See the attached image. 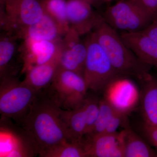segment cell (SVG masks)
I'll list each match as a JSON object with an SVG mask.
<instances>
[{
  "instance_id": "obj_1",
  "label": "cell",
  "mask_w": 157,
  "mask_h": 157,
  "mask_svg": "<svg viewBox=\"0 0 157 157\" xmlns=\"http://www.w3.org/2000/svg\"><path fill=\"white\" fill-rule=\"evenodd\" d=\"M60 109L53 97L39 92L21 122L34 151L40 156L59 144L71 142Z\"/></svg>"
},
{
  "instance_id": "obj_2",
  "label": "cell",
  "mask_w": 157,
  "mask_h": 157,
  "mask_svg": "<svg viewBox=\"0 0 157 157\" xmlns=\"http://www.w3.org/2000/svg\"><path fill=\"white\" fill-rule=\"evenodd\" d=\"M96 39L120 76L139 82L150 75L151 66L141 61L124 42L117 31L101 16L94 29Z\"/></svg>"
},
{
  "instance_id": "obj_3",
  "label": "cell",
  "mask_w": 157,
  "mask_h": 157,
  "mask_svg": "<svg viewBox=\"0 0 157 157\" xmlns=\"http://www.w3.org/2000/svg\"><path fill=\"white\" fill-rule=\"evenodd\" d=\"M85 42L87 52L83 77L88 90L95 93L103 92L110 82L121 76L98 43L94 32Z\"/></svg>"
},
{
  "instance_id": "obj_4",
  "label": "cell",
  "mask_w": 157,
  "mask_h": 157,
  "mask_svg": "<svg viewBox=\"0 0 157 157\" xmlns=\"http://www.w3.org/2000/svg\"><path fill=\"white\" fill-rule=\"evenodd\" d=\"M39 92L14 76L1 78V114L21 123Z\"/></svg>"
},
{
  "instance_id": "obj_5",
  "label": "cell",
  "mask_w": 157,
  "mask_h": 157,
  "mask_svg": "<svg viewBox=\"0 0 157 157\" xmlns=\"http://www.w3.org/2000/svg\"><path fill=\"white\" fill-rule=\"evenodd\" d=\"M154 16L135 0H120L108 7L102 17L116 30L135 33L143 31Z\"/></svg>"
},
{
  "instance_id": "obj_6",
  "label": "cell",
  "mask_w": 157,
  "mask_h": 157,
  "mask_svg": "<svg viewBox=\"0 0 157 157\" xmlns=\"http://www.w3.org/2000/svg\"><path fill=\"white\" fill-rule=\"evenodd\" d=\"M44 14L40 0H5L1 5V25L8 33L15 36L39 21Z\"/></svg>"
},
{
  "instance_id": "obj_7",
  "label": "cell",
  "mask_w": 157,
  "mask_h": 157,
  "mask_svg": "<svg viewBox=\"0 0 157 157\" xmlns=\"http://www.w3.org/2000/svg\"><path fill=\"white\" fill-rule=\"evenodd\" d=\"M51 85L55 96L53 98L66 110L80 107L88 94L83 76L59 66Z\"/></svg>"
},
{
  "instance_id": "obj_8",
  "label": "cell",
  "mask_w": 157,
  "mask_h": 157,
  "mask_svg": "<svg viewBox=\"0 0 157 157\" xmlns=\"http://www.w3.org/2000/svg\"><path fill=\"white\" fill-rule=\"evenodd\" d=\"M104 98L114 109L128 116L139 107L140 88L130 78L118 77L105 89Z\"/></svg>"
},
{
  "instance_id": "obj_9",
  "label": "cell",
  "mask_w": 157,
  "mask_h": 157,
  "mask_svg": "<svg viewBox=\"0 0 157 157\" xmlns=\"http://www.w3.org/2000/svg\"><path fill=\"white\" fill-rule=\"evenodd\" d=\"M79 35L70 28L62 39L61 50L59 67L73 71L83 77L87 48L82 43Z\"/></svg>"
},
{
  "instance_id": "obj_10",
  "label": "cell",
  "mask_w": 157,
  "mask_h": 157,
  "mask_svg": "<svg viewBox=\"0 0 157 157\" xmlns=\"http://www.w3.org/2000/svg\"><path fill=\"white\" fill-rule=\"evenodd\" d=\"M83 145L88 157H124L123 132L84 138Z\"/></svg>"
},
{
  "instance_id": "obj_11",
  "label": "cell",
  "mask_w": 157,
  "mask_h": 157,
  "mask_svg": "<svg viewBox=\"0 0 157 157\" xmlns=\"http://www.w3.org/2000/svg\"><path fill=\"white\" fill-rule=\"evenodd\" d=\"M21 47V56L25 73L31 68L49 61L55 56L61 47L62 39L57 41H36L24 39Z\"/></svg>"
},
{
  "instance_id": "obj_12",
  "label": "cell",
  "mask_w": 157,
  "mask_h": 157,
  "mask_svg": "<svg viewBox=\"0 0 157 157\" xmlns=\"http://www.w3.org/2000/svg\"><path fill=\"white\" fill-rule=\"evenodd\" d=\"M91 5L83 0H67V17L70 28L81 36L94 29L101 15L93 11Z\"/></svg>"
},
{
  "instance_id": "obj_13",
  "label": "cell",
  "mask_w": 157,
  "mask_h": 157,
  "mask_svg": "<svg viewBox=\"0 0 157 157\" xmlns=\"http://www.w3.org/2000/svg\"><path fill=\"white\" fill-rule=\"evenodd\" d=\"M122 39L144 63L157 68V42L141 32L120 34Z\"/></svg>"
},
{
  "instance_id": "obj_14",
  "label": "cell",
  "mask_w": 157,
  "mask_h": 157,
  "mask_svg": "<svg viewBox=\"0 0 157 157\" xmlns=\"http://www.w3.org/2000/svg\"><path fill=\"white\" fill-rule=\"evenodd\" d=\"M65 33L58 24L51 16L44 12L38 22L17 32V39H30L36 41H57L61 39Z\"/></svg>"
},
{
  "instance_id": "obj_15",
  "label": "cell",
  "mask_w": 157,
  "mask_h": 157,
  "mask_svg": "<svg viewBox=\"0 0 157 157\" xmlns=\"http://www.w3.org/2000/svg\"><path fill=\"white\" fill-rule=\"evenodd\" d=\"M139 107L143 122L157 127V78L151 75L140 82Z\"/></svg>"
},
{
  "instance_id": "obj_16",
  "label": "cell",
  "mask_w": 157,
  "mask_h": 157,
  "mask_svg": "<svg viewBox=\"0 0 157 157\" xmlns=\"http://www.w3.org/2000/svg\"><path fill=\"white\" fill-rule=\"evenodd\" d=\"M61 50V47L49 61L34 66L27 70L23 82L38 92L48 87L52 83L58 68Z\"/></svg>"
},
{
  "instance_id": "obj_17",
  "label": "cell",
  "mask_w": 157,
  "mask_h": 157,
  "mask_svg": "<svg viewBox=\"0 0 157 157\" xmlns=\"http://www.w3.org/2000/svg\"><path fill=\"white\" fill-rule=\"evenodd\" d=\"M124 133V157H155L157 152L140 135L125 125Z\"/></svg>"
},
{
  "instance_id": "obj_18",
  "label": "cell",
  "mask_w": 157,
  "mask_h": 157,
  "mask_svg": "<svg viewBox=\"0 0 157 157\" xmlns=\"http://www.w3.org/2000/svg\"><path fill=\"white\" fill-rule=\"evenodd\" d=\"M60 114L67 129L71 142L83 145L86 132V118L82 104L71 110L61 108Z\"/></svg>"
},
{
  "instance_id": "obj_19",
  "label": "cell",
  "mask_w": 157,
  "mask_h": 157,
  "mask_svg": "<svg viewBox=\"0 0 157 157\" xmlns=\"http://www.w3.org/2000/svg\"><path fill=\"white\" fill-rule=\"evenodd\" d=\"M16 37L9 33L1 36L0 40V77L10 76L9 67L16 53Z\"/></svg>"
},
{
  "instance_id": "obj_20",
  "label": "cell",
  "mask_w": 157,
  "mask_h": 157,
  "mask_svg": "<svg viewBox=\"0 0 157 157\" xmlns=\"http://www.w3.org/2000/svg\"><path fill=\"white\" fill-rule=\"evenodd\" d=\"M44 12L60 26L65 34L70 28L67 14V0H40Z\"/></svg>"
},
{
  "instance_id": "obj_21",
  "label": "cell",
  "mask_w": 157,
  "mask_h": 157,
  "mask_svg": "<svg viewBox=\"0 0 157 157\" xmlns=\"http://www.w3.org/2000/svg\"><path fill=\"white\" fill-rule=\"evenodd\" d=\"M44 157H88L83 145L67 142L48 150L42 155Z\"/></svg>"
},
{
  "instance_id": "obj_22",
  "label": "cell",
  "mask_w": 157,
  "mask_h": 157,
  "mask_svg": "<svg viewBox=\"0 0 157 157\" xmlns=\"http://www.w3.org/2000/svg\"><path fill=\"white\" fill-rule=\"evenodd\" d=\"M115 110L104 98L100 99V111L98 118L91 131L84 138L94 137L105 133L108 122Z\"/></svg>"
},
{
  "instance_id": "obj_23",
  "label": "cell",
  "mask_w": 157,
  "mask_h": 157,
  "mask_svg": "<svg viewBox=\"0 0 157 157\" xmlns=\"http://www.w3.org/2000/svg\"><path fill=\"white\" fill-rule=\"evenodd\" d=\"M100 99L94 95L87 94L82 104L86 118V129L85 135L92 129L99 115Z\"/></svg>"
},
{
  "instance_id": "obj_24",
  "label": "cell",
  "mask_w": 157,
  "mask_h": 157,
  "mask_svg": "<svg viewBox=\"0 0 157 157\" xmlns=\"http://www.w3.org/2000/svg\"><path fill=\"white\" fill-rule=\"evenodd\" d=\"M128 122V116L116 110L108 122L104 133H115L120 127H124Z\"/></svg>"
},
{
  "instance_id": "obj_25",
  "label": "cell",
  "mask_w": 157,
  "mask_h": 157,
  "mask_svg": "<svg viewBox=\"0 0 157 157\" xmlns=\"http://www.w3.org/2000/svg\"><path fill=\"white\" fill-rule=\"evenodd\" d=\"M140 131L141 136L150 145L155 147L157 151V127L148 125L142 122Z\"/></svg>"
},
{
  "instance_id": "obj_26",
  "label": "cell",
  "mask_w": 157,
  "mask_h": 157,
  "mask_svg": "<svg viewBox=\"0 0 157 157\" xmlns=\"http://www.w3.org/2000/svg\"><path fill=\"white\" fill-rule=\"evenodd\" d=\"M141 32L157 42V13L149 25Z\"/></svg>"
},
{
  "instance_id": "obj_27",
  "label": "cell",
  "mask_w": 157,
  "mask_h": 157,
  "mask_svg": "<svg viewBox=\"0 0 157 157\" xmlns=\"http://www.w3.org/2000/svg\"><path fill=\"white\" fill-rule=\"evenodd\" d=\"M144 9L155 15L157 13V0H135Z\"/></svg>"
},
{
  "instance_id": "obj_28",
  "label": "cell",
  "mask_w": 157,
  "mask_h": 157,
  "mask_svg": "<svg viewBox=\"0 0 157 157\" xmlns=\"http://www.w3.org/2000/svg\"><path fill=\"white\" fill-rule=\"evenodd\" d=\"M83 1L89 3L92 6H94V5H97L100 2V1H102V0H83Z\"/></svg>"
},
{
  "instance_id": "obj_29",
  "label": "cell",
  "mask_w": 157,
  "mask_h": 157,
  "mask_svg": "<svg viewBox=\"0 0 157 157\" xmlns=\"http://www.w3.org/2000/svg\"><path fill=\"white\" fill-rule=\"evenodd\" d=\"M112 1H113V0H102V1H104V2H110Z\"/></svg>"
},
{
  "instance_id": "obj_30",
  "label": "cell",
  "mask_w": 157,
  "mask_h": 157,
  "mask_svg": "<svg viewBox=\"0 0 157 157\" xmlns=\"http://www.w3.org/2000/svg\"><path fill=\"white\" fill-rule=\"evenodd\" d=\"M5 0H0V3H1V5H2L3 3L4 2Z\"/></svg>"
},
{
  "instance_id": "obj_31",
  "label": "cell",
  "mask_w": 157,
  "mask_h": 157,
  "mask_svg": "<svg viewBox=\"0 0 157 157\" xmlns=\"http://www.w3.org/2000/svg\"></svg>"
}]
</instances>
